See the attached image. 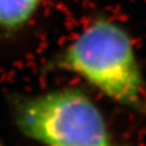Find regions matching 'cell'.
Segmentation results:
<instances>
[{
  "instance_id": "6da1fadb",
  "label": "cell",
  "mask_w": 146,
  "mask_h": 146,
  "mask_svg": "<svg viewBox=\"0 0 146 146\" xmlns=\"http://www.w3.org/2000/svg\"><path fill=\"white\" fill-rule=\"evenodd\" d=\"M52 66L78 76L122 106L146 112V83L133 40L111 18L89 22L54 58Z\"/></svg>"
},
{
  "instance_id": "7a4b0ae2",
  "label": "cell",
  "mask_w": 146,
  "mask_h": 146,
  "mask_svg": "<svg viewBox=\"0 0 146 146\" xmlns=\"http://www.w3.org/2000/svg\"><path fill=\"white\" fill-rule=\"evenodd\" d=\"M12 116L22 135L43 146H119L100 107L74 86L17 96Z\"/></svg>"
},
{
  "instance_id": "3957f363",
  "label": "cell",
  "mask_w": 146,
  "mask_h": 146,
  "mask_svg": "<svg viewBox=\"0 0 146 146\" xmlns=\"http://www.w3.org/2000/svg\"><path fill=\"white\" fill-rule=\"evenodd\" d=\"M44 0H0V31L13 32L33 18Z\"/></svg>"
}]
</instances>
